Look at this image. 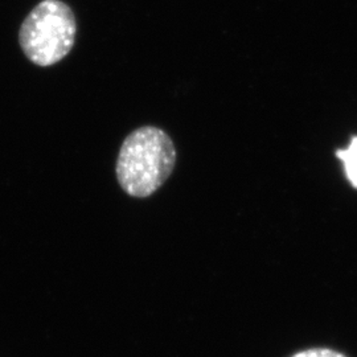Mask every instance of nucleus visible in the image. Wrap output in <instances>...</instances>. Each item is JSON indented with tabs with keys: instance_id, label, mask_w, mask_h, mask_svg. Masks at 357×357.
<instances>
[{
	"instance_id": "nucleus-1",
	"label": "nucleus",
	"mask_w": 357,
	"mask_h": 357,
	"mask_svg": "<svg viewBox=\"0 0 357 357\" xmlns=\"http://www.w3.org/2000/svg\"><path fill=\"white\" fill-rule=\"evenodd\" d=\"M176 165V149L165 130L143 126L122 143L115 174L121 188L132 197H149L158 191Z\"/></svg>"
},
{
	"instance_id": "nucleus-2",
	"label": "nucleus",
	"mask_w": 357,
	"mask_h": 357,
	"mask_svg": "<svg viewBox=\"0 0 357 357\" xmlns=\"http://www.w3.org/2000/svg\"><path fill=\"white\" fill-rule=\"evenodd\" d=\"M76 35L73 10L63 0H43L22 23L19 44L32 64L47 68L70 53Z\"/></svg>"
},
{
	"instance_id": "nucleus-3",
	"label": "nucleus",
	"mask_w": 357,
	"mask_h": 357,
	"mask_svg": "<svg viewBox=\"0 0 357 357\" xmlns=\"http://www.w3.org/2000/svg\"><path fill=\"white\" fill-rule=\"evenodd\" d=\"M336 156L342 160L344 166L347 178L357 190V137H352L349 146L344 150H337Z\"/></svg>"
},
{
	"instance_id": "nucleus-4",
	"label": "nucleus",
	"mask_w": 357,
	"mask_h": 357,
	"mask_svg": "<svg viewBox=\"0 0 357 357\" xmlns=\"http://www.w3.org/2000/svg\"><path fill=\"white\" fill-rule=\"evenodd\" d=\"M291 357H348L344 354L333 351L330 348H310L301 352H296Z\"/></svg>"
}]
</instances>
